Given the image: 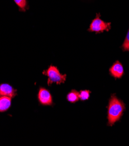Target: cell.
Returning a JSON list of instances; mask_svg holds the SVG:
<instances>
[{"label": "cell", "instance_id": "6da1fadb", "mask_svg": "<svg viewBox=\"0 0 129 146\" xmlns=\"http://www.w3.org/2000/svg\"><path fill=\"white\" fill-rule=\"evenodd\" d=\"M124 110V104L115 95L113 94L109 100L108 106V125L112 126L114 123L119 121Z\"/></svg>", "mask_w": 129, "mask_h": 146}, {"label": "cell", "instance_id": "7a4b0ae2", "mask_svg": "<svg viewBox=\"0 0 129 146\" xmlns=\"http://www.w3.org/2000/svg\"><path fill=\"white\" fill-rule=\"evenodd\" d=\"M45 75L48 76V84L51 85L55 83L57 84L64 83L66 81V75H62L57 67L51 65L48 69L43 72Z\"/></svg>", "mask_w": 129, "mask_h": 146}, {"label": "cell", "instance_id": "3957f363", "mask_svg": "<svg viewBox=\"0 0 129 146\" xmlns=\"http://www.w3.org/2000/svg\"><path fill=\"white\" fill-rule=\"evenodd\" d=\"M111 23H107L100 19V14H97V17L93 19L90 25L89 31L95 32L96 33H102L104 31H109L110 28Z\"/></svg>", "mask_w": 129, "mask_h": 146}, {"label": "cell", "instance_id": "277c9868", "mask_svg": "<svg viewBox=\"0 0 129 146\" xmlns=\"http://www.w3.org/2000/svg\"><path fill=\"white\" fill-rule=\"evenodd\" d=\"M38 98L40 104L44 106H51L52 104V98L50 92L45 88L41 87L38 94Z\"/></svg>", "mask_w": 129, "mask_h": 146}, {"label": "cell", "instance_id": "5b68a950", "mask_svg": "<svg viewBox=\"0 0 129 146\" xmlns=\"http://www.w3.org/2000/svg\"><path fill=\"white\" fill-rule=\"evenodd\" d=\"M109 72L110 74L114 78H121L124 74V69L122 64L119 61H116L109 69Z\"/></svg>", "mask_w": 129, "mask_h": 146}, {"label": "cell", "instance_id": "8992f818", "mask_svg": "<svg viewBox=\"0 0 129 146\" xmlns=\"http://www.w3.org/2000/svg\"><path fill=\"white\" fill-rule=\"evenodd\" d=\"M16 96V90L7 83L0 85V96H7L13 98Z\"/></svg>", "mask_w": 129, "mask_h": 146}, {"label": "cell", "instance_id": "52a82bcc", "mask_svg": "<svg viewBox=\"0 0 129 146\" xmlns=\"http://www.w3.org/2000/svg\"><path fill=\"white\" fill-rule=\"evenodd\" d=\"M12 98L7 96H0V112L7 111L11 107Z\"/></svg>", "mask_w": 129, "mask_h": 146}, {"label": "cell", "instance_id": "ba28073f", "mask_svg": "<svg viewBox=\"0 0 129 146\" xmlns=\"http://www.w3.org/2000/svg\"><path fill=\"white\" fill-rule=\"evenodd\" d=\"M67 100L70 103H76V102L80 100L79 93L75 90H72L68 93L67 96Z\"/></svg>", "mask_w": 129, "mask_h": 146}, {"label": "cell", "instance_id": "9c48e42d", "mask_svg": "<svg viewBox=\"0 0 129 146\" xmlns=\"http://www.w3.org/2000/svg\"><path fill=\"white\" fill-rule=\"evenodd\" d=\"M21 11L24 12L27 9V0H13Z\"/></svg>", "mask_w": 129, "mask_h": 146}, {"label": "cell", "instance_id": "30bf717a", "mask_svg": "<svg viewBox=\"0 0 129 146\" xmlns=\"http://www.w3.org/2000/svg\"><path fill=\"white\" fill-rule=\"evenodd\" d=\"M90 91L85 90H81L79 92V98L80 100L82 101L87 100L89 98L90 95Z\"/></svg>", "mask_w": 129, "mask_h": 146}, {"label": "cell", "instance_id": "8fae6325", "mask_svg": "<svg viewBox=\"0 0 129 146\" xmlns=\"http://www.w3.org/2000/svg\"><path fill=\"white\" fill-rule=\"evenodd\" d=\"M122 48L124 51H129V29L124 41L122 46Z\"/></svg>", "mask_w": 129, "mask_h": 146}]
</instances>
